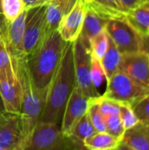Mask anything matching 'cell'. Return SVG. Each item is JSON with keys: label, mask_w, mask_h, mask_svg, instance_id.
Instances as JSON below:
<instances>
[{"label": "cell", "mask_w": 149, "mask_h": 150, "mask_svg": "<svg viewBox=\"0 0 149 150\" xmlns=\"http://www.w3.org/2000/svg\"><path fill=\"white\" fill-rule=\"evenodd\" d=\"M0 150H5V149H2V148H0Z\"/></svg>", "instance_id": "43"}, {"label": "cell", "mask_w": 149, "mask_h": 150, "mask_svg": "<svg viewBox=\"0 0 149 150\" xmlns=\"http://www.w3.org/2000/svg\"><path fill=\"white\" fill-rule=\"evenodd\" d=\"M133 109L139 122L149 126V95L139 101Z\"/></svg>", "instance_id": "31"}, {"label": "cell", "mask_w": 149, "mask_h": 150, "mask_svg": "<svg viewBox=\"0 0 149 150\" xmlns=\"http://www.w3.org/2000/svg\"><path fill=\"white\" fill-rule=\"evenodd\" d=\"M97 98L89 99L87 114L97 132H105V119L99 110Z\"/></svg>", "instance_id": "25"}, {"label": "cell", "mask_w": 149, "mask_h": 150, "mask_svg": "<svg viewBox=\"0 0 149 150\" xmlns=\"http://www.w3.org/2000/svg\"><path fill=\"white\" fill-rule=\"evenodd\" d=\"M76 86L73 43L69 42L61 65L51 82L40 121L61 125L66 104Z\"/></svg>", "instance_id": "1"}, {"label": "cell", "mask_w": 149, "mask_h": 150, "mask_svg": "<svg viewBox=\"0 0 149 150\" xmlns=\"http://www.w3.org/2000/svg\"><path fill=\"white\" fill-rule=\"evenodd\" d=\"M4 17L3 16V14H2V13H0V26H1V24H2V22H3V20H4Z\"/></svg>", "instance_id": "38"}, {"label": "cell", "mask_w": 149, "mask_h": 150, "mask_svg": "<svg viewBox=\"0 0 149 150\" xmlns=\"http://www.w3.org/2000/svg\"><path fill=\"white\" fill-rule=\"evenodd\" d=\"M120 2L127 11L141 4V0H120Z\"/></svg>", "instance_id": "33"}, {"label": "cell", "mask_w": 149, "mask_h": 150, "mask_svg": "<svg viewBox=\"0 0 149 150\" xmlns=\"http://www.w3.org/2000/svg\"><path fill=\"white\" fill-rule=\"evenodd\" d=\"M51 1H53V0H49V2H51ZM49 2H48V3H49Z\"/></svg>", "instance_id": "44"}, {"label": "cell", "mask_w": 149, "mask_h": 150, "mask_svg": "<svg viewBox=\"0 0 149 150\" xmlns=\"http://www.w3.org/2000/svg\"><path fill=\"white\" fill-rule=\"evenodd\" d=\"M69 42H65L58 31L47 37L40 48L26 58V66L33 84L40 90L48 89Z\"/></svg>", "instance_id": "2"}, {"label": "cell", "mask_w": 149, "mask_h": 150, "mask_svg": "<svg viewBox=\"0 0 149 150\" xmlns=\"http://www.w3.org/2000/svg\"><path fill=\"white\" fill-rule=\"evenodd\" d=\"M126 19L141 35H149V8L142 3L126 12Z\"/></svg>", "instance_id": "19"}, {"label": "cell", "mask_w": 149, "mask_h": 150, "mask_svg": "<svg viewBox=\"0 0 149 150\" xmlns=\"http://www.w3.org/2000/svg\"><path fill=\"white\" fill-rule=\"evenodd\" d=\"M47 5L26 11L23 47L25 57L32 55L45 40V17Z\"/></svg>", "instance_id": "8"}, {"label": "cell", "mask_w": 149, "mask_h": 150, "mask_svg": "<svg viewBox=\"0 0 149 150\" xmlns=\"http://www.w3.org/2000/svg\"><path fill=\"white\" fill-rule=\"evenodd\" d=\"M142 51H144L149 58V35L142 36Z\"/></svg>", "instance_id": "34"}, {"label": "cell", "mask_w": 149, "mask_h": 150, "mask_svg": "<svg viewBox=\"0 0 149 150\" xmlns=\"http://www.w3.org/2000/svg\"><path fill=\"white\" fill-rule=\"evenodd\" d=\"M105 30L121 54L142 50V36L125 18L111 19Z\"/></svg>", "instance_id": "7"}, {"label": "cell", "mask_w": 149, "mask_h": 150, "mask_svg": "<svg viewBox=\"0 0 149 150\" xmlns=\"http://www.w3.org/2000/svg\"><path fill=\"white\" fill-rule=\"evenodd\" d=\"M23 150H87L81 143L66 136L61 125L39 121Z\"/></svg>", "instance_id": "4"}, {"label": "cell", "mask_w": 149, "mask_h": 150, "mask_svg": "<svg viewBox=\"0 0 149 150\" xmlns=\"http://www.w3.org/2000/svg\"><path fill=\"white\" fill-rule=\"evenodd\" d=\"M5 71L8 74H17L16 66L6 47V44L0 35V71Z\"/></svg>", "instance_id": "26"}, {"label": "cell", "mask_w": 149, "mask_h": 150, "mask_svg": "<svg viewBox=\"0 0 149 150\" xmlns=\"http://www.w3.org/2000/svg\"><path fill=\"white\" fill-rule=\"evenodd\" d=\"M0 96L6 112L20 113L22 91L17 74L0 71Z\"/></svg>", "instance_id": "14"}, {"label": "cell", "mask_w": 149, "mask_h": 150, "mask_svg": "<svg viewBox=\"0 0 149 150\" xmlns=\"http://www.w3.org/2000/svg\"><path fill=\"white\" fill-rule=\"evenodd\" d=\"M73 58L76 86L89 98L100 97L101 94L93 85L90 77V50L79 39L73 42Z\"/></svg>", "instance_id": "6"}, {"label": "cell", "mask_w": 149, "mask_h": 150, "mask_svg": "<svg viewBox=\"0 0 149 150\" xmlns=\"http://www.w3.org/2000/svg\"><path fill=\"white\" fill-rule=\"evenodd\" d=\"M83 1H84V2H85L86 4H90V3H91V2H92L93 0H83Z\"/></svg>", "instance_id": "39"}, {"label": "cell", "mask_w": 149, "mask_h": 150, "mask_svg": "<svg viewBox=\"0 0 149 150\" xmlns=\"http://www.w3.org/2000/svg\"><path fill=\"white\" fill-rule=\"evenodd\" d=\"M97 133L88 114H84L73 127L69 137L78 143L83 145V141Z\"/></svg>", "instance_id": "22"}, {"label": "cell", "mask_w": 149, "mask_h": 150, "mask_svg": "<svg viewBox=\"0 0 149 150\" xmlns=\"http://www.w3.org/2000/svg\"><path fill=\"white\" fill-rule=\"evenodd\" d=\"M141 3H143V2H145V1H147V0H141Z\"/></svg>", "instance_id": "42"}, {"label": "cell", "mask_w": 149, "mask_h": 150, "mask_svg": "<svg viewBox=\"0 0 149 150\" xmlns=\"http://www.w3.org/2000/svg\"><path fill=\"white\" fill-rule=\"evenodd\" d=\"M119 70L137 84L149 89V58L144 51L122 54Z\"/></svg>", "instance_id": "11"}, {"label": "cell", "mask_w": 149, "mask_h": 150, "mask_svg": "<svg viewBox=\"0 0 149 150\" xmlns=\"http://www.w3.org/2000/svg\"><path fill=\"white\" fill-rule=\"evenodd\" d=\"M77 0H53L47 4L45 17V39L58 30L63 17L74 7Z\"/></svg>", "instance_id": "15"}, {"label": "cell", "mask_w": 149, "mask_h": 150, "mask_svg": "<svg viewBox=\"0 0 149 150\" xmlns=\"http://www.w3.org/2000/svg\"><path fill=\"white\" fill-rule=\"evenodd\" d=\"M86 13V3L77 0L71 11L61 19L58 33L65 42H75L83 29Z\"/></svg>", "instance_id": "13"}, {"label": "cell", "mask_w": 149, "mask_h": 150, "mask_svg": "<svg viewBox=\"0 0 149 150\" xmlns=\"http://www.w3.org/2000/svg\"><path fill=\"white\" fill-rule=\"evenodd\" d=\"M97 99L99 110L105 118L107 116H110V115L119 113L120 103H119L115 100L107 98L104 97L103 95L98 97Z\"/></svg>", "instance_id": "30"}, {"label": "cell", "mask_w": 149, "mask_h": 150, "mask_svg": "<svg viewBox=\"0 0 149 150\" xmlns=\"http://www.w3.org/2000/svg\"><path fill=\"white\" fill-rule=\"evenodd\" d=\"M90 77L93 85L97 91L105 82L107 83L106 75L102 66L101 61L92 56H91V65H90Z\"/></svg>", "instance_id": "28"}, {"label": "cell", "mask_w": 149, "mask_h": 150, "mask_svg": "<svg viewBox=\"0 0 149 150\" xmlns=\"http://www.w3.org/2000/svg\"><path fill=\"white\" fill-rule=\"evenodd\" d=\"M116 150H135L133 149L132 147H130L129 145H127L126 143H125L124 142H120V143L118 145V147L116 148Z\"/></svg>", "instance_id": "35"}, {"label": "cell", "mask_w": 149, "mask_h": 150, "mask_svg": "<svg viewBox=\"0 0 149 150\" xmlns=\"http://www.w3.org/2000/svg\"><path fill=\"white\" fill-rule=\"evenodd\" d=\"M109 36L105 29L94 36L90 41V50L91 56L101 61L108 47Z\"/></svg>", "instance_id": "24"}, {"label": "cell", "mask_w": 149, "mask_h": 150, "mask_svg": "<svg viewBox=\"0 0 149 150\" xmlns=\"http://www.w3.org/2000/svg\"><path fill=\"white\" fill-rule=\"evenodd\" d=\"M16 73L22 91L21 110L19 114L25 146L33 128L40 120L48 89L40 90L33 84L27 69L26 57L17 62Z\"/></svg>", "instance_id": "3"}, {"label": "cell", "mask_w": 149, "mask_h": 150, "mask_svg": "<svg viewBox=\"0 0 149 150\" xmlns=\"http://www.w3.org/2000/svg\"><path fill=\"white\" fill-rule=\"evenodd\" d=\"M120 142V139L111 135L107 132H97L83 141V146L87 150L116 149Z\"/></svg>", "instance_id": "20"}, {"label": "cell", "mask_w": 149, "mask_h": 150, "mask_svg": "<svg viewBox=\"0 0 149 150\" xmlns=\"http://www.w3.org/2000/svg\"><path fill=\"white\" fill-rule=\"evenodd\" d=\"M105 132L111 135L122 140V137L126 132L120 117L119 114L110 115L105 118Z\"/></svg>", "instance_id": "27"}, {"label": "cell", "mask_w": 149, "mask_h": 150, "mask_svg": "<svg viewBox=\"0 0 149 150\" xmlns=\"http://www.w3.org/2000/svg\"><path fill=\"white\" fill-rule=\"evenodd\" d=\"M4 112H6V111H5V109H4V105L2 98H1V96H0V115H1L2 113H4Z\"/></svg>", "instance_id": "36"}, {"label": "cell", "mask_w": 149, "mask_h": 150, "mask_svg": "<svg viewBox=\"0 0 149 150\" xmlns=\"http://www.w3.org/2000/svg\"><path fill=\"white\" fill-rule=\"evenodd\" d=\"M106 84V90L102 94L104 97L119 103L128 104L132 107L149 95V89L137 84L120 70L117 71Z\"/></svg>", "instance_id": "5"}, {"label": "cell", "mask_w": 149, "mask_h": 150, "mask_svg": "<svg viewBox=\"0 0 149 150\" xmlns=\"http://www.w3.org/2000/svg\"><path fill=\"white\" fill-rule=\"evenodd\" d=\"M98 150H116V149H98Z\"/></svg>", "instance_id": "40"}, {"label": "cell", "mask_w": 149, "mask_h": 150, "mask_svg": "<svg viewBox=\"0 0 149 150\" xmlns=\"http://www.w3.org/2000/svg\"><path fill=\"white\" fill-rule=\"evenodd\" d=\"M119 115L120 117V120L122 121L125 130L132 128L139 122V120L133 112V107L128 104L120 103Z\"/></svg>", "instance_id": "29"}, {"label": "cell", "mask_w": 149, "mask_h": 150, "mask_svg": "<svg viewBox=\"0 0 149 150\" xmlns=\"http://www.w3.org/2000/svg\"><path fill=\"white\" fill-rule=\"evenodd\" d=\"M0 148L5 150H23L25 138L19 113L4 112L0 115Z\"/></svg>", "instance_id": "9"}, {"label": "cell", "mask_w": 149, "mask_h": 150, "mask_svg": "<svg viewBox=\"0 0 149 150\" xmlns=\"http://www.w3.org/2000/svg\"><path fill=\"white\" fill-rule=\"evenodd\" d=\"M145 6H147L148 8H149V0H147V1H145V2H143L142 3Z\"/></svg>", "instance_id": "37"}, {"label": "cell", "mask_w": 149, "mask_h": 150, "mask_svg": "<svg viewBox=\"0 0 149 150\" xmlns=\"http://www.w3.org/2000/svg\"><path fill=\"white\" fill-rule=\"evenodd\" d=\"M109 20L98 15L94 10L86 4V13L83 26L78 39L90 48V40L105 29V25Z\"/></svg>", "instance_id": "16"}, {"label": "cell", "mask_w": 149, "mask_h": 150, "mask_svg": "<svg viewBox=\"0 0 149 150\" xmlns=\"http://www.w3.org/2000/svg\"><path fill=\"white\" fill-rule=\"evenodd\" d=\"M86 4L108 20L125 18L127 12L120 0H93Z\"/></svg>", "instance_id": "17"}, {"label": "cell", "mask_w": 149, "mask_h": 150, "mask_svg": "<svg viewBox=\"0 0 149 150\" xmlns=\"http://www.w3.org/2000/svg\"><path fill=\"white\" fill-rule=\"evenodd\" d=\"M25 10L22 0H1V11L4 18L11 23Z\"/></svg>", "instance_id": "23"}, {"label": "cell", "mask_w": 149, "mask_h": 150, "mask_svg": "<svg viewBox=\"0 0 149 150\" xmlns=\"http://www.w3.org/2000/svg\"><path fill=\"white\" fill-rule=\"evenodd\" d=\"M25 17L26 11L11 23L4 18L0 26V35L6 44L15 66L17 65L18 61L25 57L23 47Z\"/></svg>", "instance_id": "10"}, {"label": "cell", "mask_w": 149, "mask_h": 150, "mask_svg": "<svg viewBox=\"0 0 149 150\" xmlns=\"http://www.w3.org/2000/svg\"><path fill=\"white\" fill-rule=\"evenodd\" d=\"M0 13H2V11H1V0H0Z\"/></svg>", "instance_id": "41"}, {"label": "cell", "mask_w": 149, "mask_h": 150, "mask_svg": "<svg viewBox=\"0 0 149 150\" xmlns=\"http://www.w3.org/2000/svg\"><path fill=\"white\" fill-rule=\"evenodd\" d=\"M89 99V98L84 96L83 92L75 86L66 104L61 122V131L66 136H69L75 125L87 113Z\"/></svg>", "instance_id": "12"}, {"label": "cell", "mask_w": 149, "mask_h": 150, "mask_svg": "<svg viewBox=\"0 0 149 150\" xmlns=\"http://www.w3.org/2000/svg\"><path fill=\"white\" fill-rule=\"evenodd\" d=\"M121 141L135 150H149V126L138 122L126 130Z\"/></svg>", "instance_id": "18"}, {"label": "cell", "mask_w": 149, "mask_h": 150, "mask_svg": "<svg viewBox=\"0 0 149 150\" xmlns=\"http://www.w3.org/2000/svg\"><path fill=\"white\" fill-rule=\"evenodd\" d=\"M25 5V10H29L32 8H35L41 5H47L49 0H22Z\"/></svg>", "instance_id": "32"}, {"label": "cell", "mask_w": 149, "mask_h": 150, "mask_svg": "<svg viewBox=\"0 0 149 150\" xmlns=\"http://www.w3.org/2000/svg\"><path fill=\"white\" fill-rule=\"evenodd\" d=\"M121 56H122V54L119 51L118 47H116L114 42L112 40V39L109 37L107 50H106L104 57L101 60V63H102V66L105 69L107 81L117 71H119V63L121 61Z\"/></svg>", "instance_id": "21"}]
</instances>
